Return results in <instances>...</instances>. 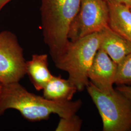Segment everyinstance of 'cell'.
I'll list each match as a JSON object with an SVG mask.
<instances>
[{
    "label": "cell",
    "instance_id": "d6986e66",
    "mask_svg": "<svg viewBox=\"0 0 131 131\" xmlns=\"http://www.w3.org/2000/svg\"><path fill=\"white\" fill-rule=\"evenodd\" d=\"M129 8H130V10H131V6H130V7H129Z\"/></svg>",
    "mask_w": 131,
    "mask_h": 131
},
{
    "label": "cell",
    "instance_id": "8fae6325",
    "mask_svg": "<svg viewBox=\"0 0 131 131\" xmlns=\"http://www.w3.org/2000/svg\"><path fill=\"white\" fill-rule=\"evenodd\" d=\"M77 91L76 88L69 80L62 78L61 75H53L43 89L44 98L59 102L71 101Z\"/></svg>",
    "mask_w": 131,
    "mask_h": 131
},
{
    "label": "cell",
    "instance_id": "8992f818",
    "mask_svg": "<svg viewBox=\"0 0 131 131\" xmlns=\"http://www.w3.org/2000/svg\"><path fill=\"white\" fill-rule=\"evenodd\" d=\"M24 51L14 33L0 32V82L9 84L19 82L26 73Z\"/></svg>",
    "mask_w": 131,
    "mask_h": 131
},
{
    "label": "cell",
    "instance_id": "7c38bea8",
    "mask_svg": "<svg viewBox=\"0 0 131 131\" xmlns=\"http://www.w3.org/2000/svg\"><path fill=\"white\" fill-rule=\"evenodd\" d=\"M115 84H131V52L117 64Z\"/></svg>",
    "mask_w": 131,
    "mask_h": 131
},
{
    "label": "cell",
    "instance_id": "ac0fdd59",
    "mask_svg": "<svg viewBox=\"0 0 131 131\" xmlns=\"http://www.w3.org/2000/svg\"><path fill=\"white\" fill-rule=\"evenodd\" d=\"M105 1H106L107 2H109V1H111V0H105Z\"/></svg>",
    "mask_w": 131,
    "mask_h": 131
},
{
    "label": "cell",
    "instance_id": "277c9868",
    "mask_svg": "<svg viewBox=\"0 0 131 131\" xmlns=\"http://www.w3.org/2000/svg\"><path fill=\"white\" fill-rule=\"evenodd\" d=\"M85 89L98 110L103 131H131V99L116 89L105 93L90 81Z\"/></svg>",
    "mask_w": 131,
    "mask_h": 131
},
{
    "label": "cell",
    "instance_id": "6da1fadb",
    "mask_svg": "<svg viewBox=\"0 0 131 131\" xmlns=\"http://www.w3.org/2000/svg\"><path fill=\"white\" fill-rule=\"evenodd\" d=\"M82 103L80 99L62 102L49 100L29 92L19 82L3 84L0 116L7 110L13 109L30 122L46 120L53 114L60 118L69 117L77 114Z\"/></svg>",
    "mask_w": 131,
    "mask_h": 131
},
{
    "label": "cell",
    "instance_id": "9c48e42d",
    "mask_svg": "<svg viewBox=\"0 0 131 131\" xmlns=\"http://www.w3.org/2000/svg\"><path fill=\"white\" fill-rule=\"evenodd\" d=\"M108 26L131 44V11L125 5L109 2Z\"/></svg>",
    "mask_w": 131,
    "mask_h": 131
},
{
    "label": "cell",
    "instance_id": "4fadbf2b",
    "mask_svg": "<svg viewBox=\"0 0 131 131\" xmlns=\"http://www.w3.org/2000/svg\"><path fill=\"white\" fill-rule=\"evenodd\" d=\"M82 124V120L75 114L69 117L60 118L56 131H80Z\"/></svg>",
    "mask_w": 131,
    "mask_h": 131
},
{
    "label": "cell",
    "instance_id": "3957f363",
    "mask_svg": "<svg viewBox=\"0 0 131 131\" xmlns=\"http://www.w3.org/2000/svg\"><path fill=\"white\" fill-rule=\"evenodd\" d=\"M101 31L74 41L70 40L63 54L54 63L57 69L68 73V79L78 91L84 90L89 83V72L100 49Z\"/></svg>",
    "mask_w": 131,
    "mask_h": 131
},
{
    "label": "cell",
    "instance_id": "e0dca14e",
    "mask_svg": "<svg viewBox=\"0 0 131 131\" xmlns=\"http://www.w3.org/2000/svg\"><path fill=\"white\" fill-rule=\"evenodd\" d=\"M3 84L0 82V102L1 100V97H2V92H3Z\"/></svg>",
    "mask_w": 131,
    "mask_h": 131
},
{
    "label": "cell",
    "instance_id": "52a82bcc",
    "mask_svg": "<svg viewBox=\"0 0 131 131\" xmlns=\"http://www.w3.org/2000/svg\"><path fill=\"white\" fill-rule=\"evenodd\" d=\"M117 64L107 54L99 49L90 68L88 77L89 81L97 88L105 93H111L116 75Z\"/></svg>",
    "mask_w": 131,
    "mask_h": 131
},
{
    "label": "cell",
    "instance_id": "7a4b0ae2",
    "mask_svg": "<svg viewBox=\"0 0 131 131\" xmlns=\"http://www.w3.org/2000/svg\"><path fill=\"white\" fill-rule=\"evenodd\" d=\"M82 0H41L40 8L43 40L53 62L65 51L70 24Z\"/></svg>",
    "mask_w": 131,
    "mask_h": 131
},
{
    "label": "cell",
    "instance_id": "5b68a950",
    "mask_svg": "<svg viewBox=\"0 0 131 131\" xmlns=\"http://www.w3.org/2000/svg\"><path fill=\"white\" fill-rule=\"evenodd\" d=\"M109 7L105 0H82L79 11L70 24L68 38L74 41L97 33L108 26Z\"/></svg>",
    "mask_w": 131,
    "mask_h": 131
},
{
    "label": "cell",
    "instance_id": "30bf717a",
    "mask_svg": "<svg viewBox=\"0 0 131 131\" xmlns=\"http://www.w3.org/2000/svg\"><path fill=\"white\" fill-rule=\"evenodd\" d=\"M26 73L36 90H43L53 76L48 68L47 54H33L26 62Z\"/></svg>",
    "mask_w": 131,
    "mask_h": 131
},
{
    "label": "cell",
    "instance_id": "2e32d148",
    "mask_svg": "<svg viewBox=\"0 0 131 131\" xmlns=\"http://www.w3.org/2000/svg\"><path fill=\"white\" fill-rule=\"evenodd\" d=\"M11 0H0V11Z\"/></svg>",
    "mask_w": 131,
    "mask_h": 131
},
{
    "label": "cell",
    "instance_id": "9a60e30c",
    "mask_svg": "<svg viewBox=\"0 0 131 131\" xmlns=\"http://www.w3.org/2000/svg\"><path fill=\"white\" fill-rule=\"evenodd\" d=\"M112 1L118 4L125 5L129 7H130L131 6V0H112Z\"/></svg>",
    "mask_w": 131,
    "mask_h": 131
},
{
    "label": "cell",
    "instance_id": "ba28073f",
    "mask_svg": "<svg viewBox=\"0 0 131 131\" xmlns=\"http://www.w3.org/2000/svg\"><path fill=\"white\" fill-rule=\"evenodd\" d=\"M101 32L102 39L100 49L105 52L117 65L131 53V44L109 26L103 29Z\"/></svg>",
    "mask_w": 131,
    "mask_h": 131
},
{
    "label": "cell",
    "instance_id": "5bb4252c",
    "mask_svg": "<svg viewBox=\"0 0 131 131\" xmlns=\"http://www.w3.org/2000/svg\"><path fill=\"white\" fill-rule=\"evenodd\" d=\"M116 89L127 97L131 99V86L128 85H118Z\"/></svg>",
    "mask_w": 131,
    "mask_h": 131
}]
</instances>
